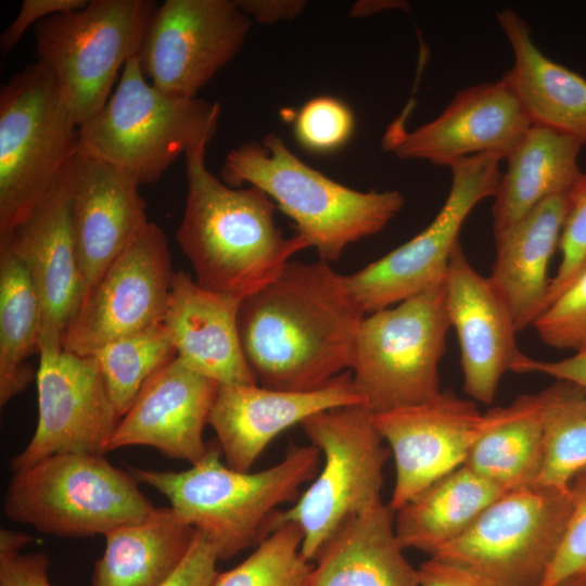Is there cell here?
I'll return each instance as SVG.
<instances>
[{"instance_id":"6da1fadb","label":"cell","mask_w":586,"mask_h":586,"mask_svg":"<svg viewBox=\"0 0 586 586\" xmlns=\"http://www.w3.org/2000/svg\"><path fill=\"white\" fill-rule=\"evenodd\" d=\"M365 315L329 263L289 262L239 308L240 342L256 383L311 391L349 371Z\"/></svg>"},{"instance_id":"7a4b0ae2","label":"cell","mask_w":586,"mask_h":586,"mask_svg":"<svg viewBox=\"0 0 586 586\" xmlns=\"http://www.w3.org/2000/svg\"><path fill=\"white\" fill-rule=\"evenodd\" d=\"M205 152L201 146L184 155L187 199L176 239L201 286L244 300L309 245L297 233L283 235L264 191L231 188L211 174Z\"/></svg>"},{"instance_id":"3957f363","label":"cell","mask_w":586,"mask_h":586,"mask_svg":"<svg viewBox=\"0 0 586 586\" xmlns=\"http://www.w3.org/2000/svg\"><path fill=\"white\" fill-rule=\"evenodd\" d=\"M221 456L219 446L209 445L184 471H128L163 494L175 513L212 544L219 560H229L257 546L278 508L293 504L302 485L315 479L322 458L311 444L297 446L265 470L242 472L224 463Z\"/></svg>"},{"instance_id":"277c9868","label":"cell","mask_w":586,"mask_h":586,"mask_svg":"<svg viewBox=\"0 0 586 586\" xmlns=\"http://www.w3.org/2000/svg\"><path fill=\"white\" fill-rule=\"evenodd\" d=\"M220 174L231 188L249 183L264 191L327 263L340 259L349 244L380 232L405 202L396 190L360 192L330 179L303 163L275 133L231 150Z\"/></svg>"},{"instance_id":"5b68a950","label":"cell","mask_w":586,"mask_h":586,"mask_svg":"<svg viewBox=\"0 0 586 586\" xmlns=\"http://www.w3.org/2000/svg\"><path fill=\"white\" fill-rule=\"evenodd\" d=\"M219 111L218 103L160 90L135 56L103 109L79 126L78 153L119 168L139 184L152 183L180 155L207 146Z\"/></svg>"},{"instance_id":"8992f818","label":"cell","mask_w":586,"mask_h":586,"mask_svg":"<svg viewBox=\"0 0 586 586\" xmlns=\"http://www.w3.org/2000/svg\"><path fill=\"white\" fill-rule=\"evenodd\" d=\"M79 124L51 71L40 62L0 91V240L56 189L79 152Z\"/></svg>"},{"instance_id":"52a82bcc","label":"cell","mask_w":586,"mask_h":586,"mask_svg":"<svg viewBox=\"0 0 586 586\" xmlns=\"http://www.w3.org/2000/svg\"><path fill=\"white\" fill-rule=\"evenodd\" d=\"M301 425L320 451L322 464L293 505L275 513L269 527L295 523L303 534V555L313 562L345 522L382 501L383 470L391 451L364 404L320 411Z\"/></svg>"},{"instance_id":"ba28073f","label":"cell","mask_w":586,"mask_h":586,"mask_svg":"<svg viewBox=\"0 0 586 586\" xmlns=\"http://www.w3.org/2000/svg\"><path fill=\"white\" fill-rule=\"evenodd\" d=\"M13 473L4 495L5 514L44 534L105 535L144 520L155 509L131 473L104 455H54Z\"/></svg>"},{"instance_id":"9c48e42d","label":"cell","mask_w":586,"mask_h":586,"mask_svg":"<svg viewBox=\"0 0 586 586\" xmlns=\"http://www.w3.org/2000/svg\"><path fill=\"white\" fill-rule=\"evenodd\" d=\"M449 328L445 277L395 307L365 317L351 368L364 405L380 413L437 395Z\"/></svg>"},{"instance_id":"30bf717a","label":"cell","mask_w":586,"mask_h":586,"mask_svg":"<svg viewBox=\"0 0 586 586\" xmlns=\"http://www.w3.org/2000/svg\"><path fill=\"white\" fill-rule=\"evenodd\" d=\"M156 8L151 0H91L35 25L37 62L51 71L79 125L110 99L119 68L138 55Z\"/></svg>"},{"instance_id":"8fae6325","label":"cell","mask_w":586,"mask_h":586,"mask_svg":"<svg viewBox=\"0 0 586 586\" xmlns=\"http://www.w3.org/2000/svg\"><path fill=\"white\" fill-rule=\"evenodd\" d=\"M571 505L569 487L506 491L462 535L431 557L461 569L482 586H542Z\"/></svg>"},{"instance_id":"7c38bea8","label":"cell","mask_w":586,"mask_h":586,"mask_svg":"<svg viewBox=\"0 0 586 586\" xmlns=\"http://www.w3.org/2000/svg\"><path fill=\"white\" fill-rule=\"evenodd\" d=\"M501 158L483 153L451 164L449 193L431 224L403 245L344 276L365 314L398 304L444 279L466 218L477 203L496 193Z\"/></svg>"},{"instance_id":"4fadbf2b","label":"cell","mask_w":586,"mask_h":586,"mask_svg":"<svg viewBox=\"0 0 586 586\" xmlns=\"http://www.w3.org/2000/svg\"><path fill=\"white\" fill-rule=\"evenodd\" d=\"M174 273L166 234L149 221L80 304L63 351L91 356L113 340L163 323Z\"/></svg>"},{"instance_id":"5bb4252c","label":"cell","mask_w":586,"mask_h":586,"mask_svg":"<svg viewBox=\"0 0 586 586\" xmlns=\"http://www.w3.org/2000/svg\"><path fill=\"white\" fill-rule=\"evenodd\" d=\"M251 22L229 0H166L157 5L138 52L160 90L194 98L240 51Z\"/></svg>"},{"instance_id":"9a60e30c","label":"cell","mask_w":586,"mask_h":586,"mask_svg":"<svg viewBox=\"0 0 586 586\" xmlns=\"http://www.w3.org/2000/svg\"><path fill=\"white\" fill-rule=\"evenodd\" d=\"M38 421L28 445L10 459L13 472L60 454L104 455L119 420L94 356L39 351Z\"/></svg>"},{"instance_id":"2e32d148","label":"cell","mask_w":586,"mask_h":586,"mask_svg":"<svg viewBox=\"0 0 586 586\" xmlns=\"http://www.w3.org/2000/svg\"><path fill=\"white\" fill-rule=\"evenodd\" d=\"M394 458L395 483L388 502L395 512L445 474L464 464L484 425L472 400L441 391L429 400L373 413Z\"/></svg>"},{"instance_id":"e0dca14e","label":"cell","mask_w":586,"mask_h":586,"mask_svg":"<svg viewBox=\"0 0 586 586\" xmlns=\"http://www.w3.org/2000/svg\"><path fill=\"white\" fill-rule=\"evenodd\" d=\"M531 126L520 101L500 79L460 90L441 115L411 132L395 122L383 138V148L402 160L450 166L483 153L507 157Z\"/></svg>"},{"instance_id":"ac0fdd59","label":"cell","mask_w":586,"mask_h":586,"mask_svg":"<svg viewBox=\"0 0 586 586\" xmlns=\"http://www.w3.org/2000/svg\"><path fill=\"white\" fill-rule=\"evenodd\" d=\"M68 215L82 298L149 224L139 183L127 173L78 153L65 167ZM80 303V304H81Z\"/></svg>"},{"instance_id":"d6986e66","label":"cell","mask_w":586,"mask_h":586,"mask_svg":"<svg viewBox=\"0 0 586 586\" xmlns=\"http://www.w3.org/2000/svg\"><path fill=\"white\" fill-rule=\"evenodd\" d=\"M445 289L450 327L460 347L463 391L489 405L502 375L525 356L515 341L512 313L489 277L472 267L460 243L451 252Z\"/></svg>"},{"instance_id":"ffe728a7","label":"cell","mask_w":586,"mask_h":586,"mask_svg":"<svg viewBox=\"0 0 586 586\" xmlns=\"http://www.w3.org/2000/svg\"><path fill=\"white\" fill-rule=\"evenodd\" d=\"M364 404L351 371L311 391L219 385L209 415L225 463L249 472L266 447L286 429L323 410Z\"/></svg>"},{"instance_id":"44dd1931","label":"cell","mask_w":586,"mask_h":586,"mask_svg":"<svg viewBox=\"0 0 586 586\" xmlns=\"http://www.w3.org/2000/svg\"><path fill=\"white\" fill-rule=\"evenodd\" d=\"M218 386L176 357L144 383L119 420L107 451L150 446L167 458L195 463L208 450L203 431Z\"/></svg>"},{"instance_id":"7402d4cb","label":"cell","mask_w":586,"mask_h":586,"mask_svg":"<svg viewBox=\"0 0 586 586\" xmlns=\"http://www.w3.org/2000/svg\"><path fill=\"white\" fill-rule=\"evenodd\" d=\"M40 305V349H63V337L82 298V283L63 180L12 234Z\"/></svg>"},{"instance_id":"603a6c76","label":"cell","mask_w":586,"mask_h":586,"mask_svg":"<svg viewBox=\"0 0 586 586\" xmlns=\"http://www.w3.org/2000/svg\"><path fill=\"white\" fill-rule=\"evenodd\" d=\"M241 302L201 286L182 270L174 273L163 323L177 358L219 385L257 384L239 336Z\"/></svg>"},{"instance_id":"cb8c5ba5","label":"cell","mask_w":586,"mask_h":586,"mask_svg":"<svg viewBox=\"0 0 586 586\" xmlns=\"http://www.w3.org/2000/svg\"><path fill=\"white\" fill-rule=\"evenodd\" d=\"M566 208V193L551 196L494 234L489 279L506 300L518 331L533 326L547 306L548 268L559 247Z\"/></svg>"},{"instance_id":"d4e9b609","label":"cell","mask_w":586,"mask_h":586,"mask_svg":"<svg viewBox=\"0 0 586 586\" xmlns=\"http://www.w3.org/2000/svg\"><path fill=\"white\" fill-rule=\"evenodd\" d=\"M394 511L381 501L345 522L313 560L311 586H419L404 555Z\"/></svg>"},{"instance_id":"484cf974","label":"cell","mask_w":586,"mask_h":586,"mask_svg":"<svg viewBox=\"0 0 586 586\" xmlns=\"http://www.w3.org/2000/svg\"><path fill=\"white\" fill-rule=\"evenodd\" d=\"M514 64L501 79L532 122L586 144V79L551 61L534 43L527 23L512 10L496 13Z\"/></svg>"},{"instance_id":"4316f807","label":"cell","mask_w":586,"mask_h":586,"mask_svg":"<svg viewBox=\"0 0 586 586\" xmlns=\"http://www.w3.org/2000/svg\"><path fill=\"white\" fill-rule=\"evenodd\" d=\"M582 143L551 128L532 125L506 157L493 205V233H499L543 201L565 194L582 171L577 165Z\"/></svg>"},{"instance_id":"83f0119b","label":"cell","mask_w":586,"mask_h":586,"mask_svg":"<svg viewBox=\"0 0 586 586\" xmlns=\"http://www.w3.org/2000/svg\"><path fill=\"white\" fill-rule=\"evenodd\" d=\"M196 535L170 507L155 508L144 520L105 536L90 586H160L178 568Z\"/></svg>"},{"instance_id":"f1b7e54d","label":"cell","mask_w":586,"mask_h":586,"mask_svg":"<svg viewBox=\"0 0 586 586\" xmlns=\"http://www.w3.org/2000/svg\"><path fill=\"white\" fill-rule=\"evenodd\" d=\"M506 491L463 464L394 512L397 540L405 550L417 549L432 556L462 535Z\"/></svg>"},{"instance_id":"f546056e","label":"cell","mask_w":586,"mask_h":586,"mask_svg":"<svg viewBox=\"0 0 586 586\" xmlns=\"http://www.w3.org/2000/svg\"><path fill=\"white\" fill-rule=\"evenodd\" d=\"M544 450L540 393L521 395L484 413V425L464 464L509 491L535 485Z\"/></svg>"},{"instance_id":"4dcf8cb0","label":"cell","mask_w":586,"mask_h":586,"mask_svg":"<svg viewBox=\"0 0 586 586\" xmlns=\"http://www.w3.org/2000/svg\"><path fill=\"white\" fill-rule=\"evenodd\" d=\"M41 311L29 273L10 242H0V405L22 393L37 372Z\"/></svg>"},{"instance_id":"1f68e13d","label":"cell","mask_w":586,"mask_h":586,"mask_svg":"<svg viewBox=\"0 0 586 586\" xmlns=\"http://www.w3.org/2000/svg\"><path fill=\"white\" fill-rule=\"evenodd\" d=\"M544 409V450L535 485L568 488L586 467V391L556 380L539 392Z\"/></svg>"},{"instance_id":"d6a6232c","label":"cell","mask_w":586,"mask_h":586,"mask_svg":"<svg viewBox=\"0 0 586 586\" xmlns=\"http://www.w3.org/2000/svg\"><path fill=\"white\" fill-rule=\"evenodd\" d=\"M91 356L97 359L109 396L122 418L144 383L174 360L177 352L166 327L160 323L113 340Z\"/></svg>"},{"instance_id":"836d02e7","label":"cell","mask_w":586,"mask_h":586,"mask_svg":"<svg viewBox=\"0 0 586 586\" xmlns=\"http://www.w3.org/2000/svg\"><path fill=\"white\" fill-rule=\"evenodd\" d=\"M303 534L293 522L269 527L240 564L218 573L212 586H311L314 563L302 551Z\"/></svg>"},{"instance_id":"e575fe53","label":"cell","mask_w":586,"mask_h":586,"mask_svg":"<svg viewBox=\"0 0 586 586\" xmlns=\"http://www.w3.org/2000/svg\"><path fill=\"white\" fill-rule=\"evenodd\" d=\"M547 346L586 353V267L534 321Z\"/></svg>"},{"instance_id":"d590c367","label":"cell","mask_w":586,"mask_h":586,"mask_svg":"<svg viewBox=\"0 0 586 586\" xmlns=\"http://www.w3.org/2000/svg\"><path fill=\"white\" fill-rule=\"evenodd\" d=\"M293 130L305 149L317 153L332 152L351 138L354 115L343 101L317 97L301 107L294 118Z\"/></svg>"},{"instance_id":"8d00e7d4","label":"cell","mask_w":586,"mask_h":586,"mask_svg":"<svg viewBox=\"0 0 586 586\" xmlns=\"http://www.w3.org/2000/svg\"><path fill=\"white\" fill-rule=\"evenodd\" d=\"M571 512L557 553L542 586L586 574V467L569 484Z\"/></svg>"},{"instance_id":"74e56055","label":"cell","mask_w":586,"mask_h":586,"mask_svg":"<svg viewBox=\"0 0 586 586\" xmlns=\"http://www.w3.org/2000/svg\"><path fill=\"white\" fill-rule=\"evenodd\" d=\"M218 556L212 544L196 531L186 557L160 586H212L218 575Z\"/></svg>"},{"instance_id":"f35d334b","label":"cell","mask_w":586,"mask_h":586,"mask_svg":"<svg viewBox=\"0 0 586 586\" xmlns=\"http://www.w3.org/2000/svg\"><path fill=\"white\" fill-rule=\"evenodd\" d=\"M88 0H23L15 18L0 36V51L10 53L33 24L56 13L84 8Z\"/></svg>"},{"instance_id":"ab89813d","label":"cell","mask_w":586,"mask_h":586,"mask_svg":"<svg viewBox=\"0 0 586 586\" xmlns=\"http://www.w3.org/2000/svg\"><path fill=\"white\" fill-rule=\"evenodd\" d=\"M49 557L43 552H0V586H52Z\"/></svg>"},{"instance_id":"60d3db41","label":"cell","mask_w":586,"mask_h":586,"mask_svg":"<svg viewBox=\"0 0 586 586\" xmlns=\"http://www.w3.org/2000/svg\"><path fill=\"white\" fill-rule=\"evenodd\" d=\"M513 372L543 373L556 380L573 382L586 391V353L574 354L571 357L555 361L536 360L525 355L513 368Z\"/></svg>"},{"instance_id":"b9f144b4","label":"cell","mask_w":586,"mask_h":586,"mask_svg":"<svg viewBox=\"0 0 586 586\" xmlns=\"http://www.w3.org/2000/svg\"><path fill=\"white\" fill-rule=\"evenodd\" d=\"M419 586H482L461 569L430 557L418 568Z\"/></svg>"},{"instance_id":"7bdbcfd3","label":"cell","mask_w":586,"mask_h":586,"mask_svg":"<svg viewBox=\"0 0 586 586\" xmlns=\"http://www.w3.org/2000/svg\"><path fill=\"white\" fill-rule=\"evenodd\" d=\"M237 5L259 23L270 24L291 20L303 11L305 1L298 0H237Z\"/></svg>"},{"instance_id":"ee69618b","label":"cell","mask_w":586,"mask_h":586,"mask_svg":"<svg viewBox=\"0 0 586 586\" xmlns=\"http://www.w3.org/2000/svg\"><path fill=\"white\" fill-rule=\"evenodd\" d=\"M33 537L22 532L8 528L0 531V552L21 551V549L33 542Z\"/></svg>"},{"instance_id":"f6af8a7d","label":"cell","mask_w":586,"mask_h":586,"mask_svg":"<svg viewBox=\"0 0 586 586\" xmlns=\"http://www.w3.org/2000/svg\"><path fill=\"white\" fill-rule=\"evenodd\" d=\"M557 586H586V574L565 579Z\"/></svg>"}]
</instances>
